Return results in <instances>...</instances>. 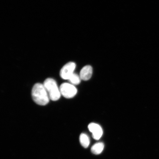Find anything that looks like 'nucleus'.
Wrapping results in <instances>:
<instances>
[{
  "mask_svg": "<svg viewBox=\"0 0 159 159\" xmlns=\"http://www.w3.org/2000/svg\"><path fill=\"white\" fill-rule=\"evenodd\" d=\"M80 142L81 145L85 148H88L90 143V140L89 137L84 134H81L80 135Z\"/></svg>",
  "mask_w": 159,
  "mask_h": 159,
  "instance_id": "8",
  "label": "nucleus"
},
{
  "mask_svg": "<svg viewBox=\"0 0 159 159\" xmlns=\"http://www.w3.org/2000/svg\"><path fill=\"white\" fill-rule=\"evenodd\" d=\"M76 67L74 62H69L66 63L61 69L60 75L61 78L64 80H69L74 73Z\"/></svg>",
  "mask_w": 159,
  "mask_h": 159,
  "instance_id": "4",
  "label": "nucleus"
},
{
  "mask_svg": "<svg viewBox=\"0 0 159 159\" xmlns=\"http://www.w3.org/2000/svg\"><path fill=\"white\" fill-rule=\"evenodd\" d=\"M61 94L67 98L74 97L77 93V89L74 85L69 83H63L60 87Z\"/></svg>",
  "mask_w": 159,
  "mask_h": 159,
  "instance_id": "3",
  "label": "nucleus"
},
{
  "mask_svg": "<svg viewBox=\"0 0 159 159\" xmlns=\"http://www.w3.org/2000/svg\"><path fill=\"white\" fill-rule=\"evenodd\" d=\"M104 144L102 143H97L92 146L91 151L93 154L98 155L102 152L104 148Z\"/></svg>",
  "mask_w": 159,
  "mask_h": 159,
  "instance_id": "7",
  "label": "nucleus"
},
{
  "mask_svg": "<svg viewBox=\"0 0 159 159\" xmlns=\"http://www.w3.org/2000/svg\"><path fill=\"white\" fill-rule=\"evenodd\" d=\"M93 74V68L89 65H87L81 69L80 76L83 80H88L91 78Z\"/></svg>",
  "mask_w": 159,
  "mask_h": 159,
  "instance_id": "6",
  "label": "nucleus"
},
{
  "mask_svg": "<svg viewBox=\"0 0 159 159\" xmlns=\"http://www.w3.org/2000/svg\"><path fill=\"white\" fill-rule=\"evenodd\" d=\"M81 80L80 75L74 73L68 80L70 83V84L73 85H77L80 83Z\"/></svg>",
  "mask_w": 159,
  "mask_h": 159,
  "instance_id": "9",
  "label": "nucleus"
},
{
  "mask_svg": "<svg viewBox=\"0 0 159 159\" xmlns=\"http://www.w3.org/2000/svg\"><path fill=\"white\" fill-rule=\"evenodd\" d=\"M43 85L48 93L50 99L53 101L58 100L60 98L61 93L56 81L54 79L48 78L46 79Z\"/></svg>",
  "mask_w": 159,
  "mask_h": 159,
  "instance_id": "2",
  "label": "nucleus"
},
{
  "mask_svg": "<svg viewBox=\"0 0 159 159\" xmlns=\"http://www.w3.org/2000/svg\"><path fill=\"white\" fill-rule=\"evenodd\" d=\"M89 130L92 133L93 138L95 140H98L103 134L102 128L98 124L91 123L88 126Z\"/></svg>",
  "mask_w": 159,
  "mask_h": 159,
  "instance_id": "5",
  "label": "nucleus"
},
{
  "mask_svg": "<svg viewBox=\"0 0 159 159\" xmlns=\"http://www.w3.org/2000/svg\"><path fill=\"white\" fill-rule=\"evenodd\" d=\"M31 94L33 100L38 105L44 106L49 102L48 93L43 84L39 83L35 84L33 87Z\"/></svg>",
  "mask_w": 159,
  "mask_h": 159,
  "instance_id": "1",
  "label": "nucleus"
}]
</instances>
